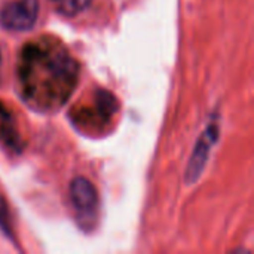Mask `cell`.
<instances>
[{
	"mask_svg": "<svg viewBox=\"0 0 254 254\" xmlns=\"http://www.w3.org/2000/svg\"><path fill=\"white\" fill-rule=\"evenodd\" d=\"M79 79L80 64L58 37L31 39L18 52L16 92L39 113L60 110L73 95Z\"/></svg>",
	"mask_w": 254,
	"mask_h": 254,
	"instance_id": "6da1fadb",
	"label": "cell"
},
{
	"mask_svg": "<svg viewBox=\"0 0 254 254\" xmlns=\"http://www.w3.org/2000/svg\"><path fill=\"white\" fill-rule=\"evenodd\" d=\"M118 97L104 89L95 88L86 98H80L68 113L73 125L85 134H103L110 129L119 113Z\"/></svg>",
	"mask_w": 254,
	"mask_h": 254,
	"instance_id": "7a4b0ae2",
	"label": "cell"
},
{
	"mask_svg": "<svg viewBox=\"0 0 254 254\" xmlns=\"http://www.w3.org/2000/svg\"><path fill=\"white\" fill-rule=\"evenodd\" d=\"M70 202L80 226L92 228L98 217V192L86 177H76L70 183Z\"/></svg>",
	"mask_w": 254,
	"mask_h": 254,
	"instance_id": "3957f363",
	"label": "cell"
},
{
	"mask_svg": "<svg viewBox=\"0 0 254 254\" xmlns=\"http://www.w3.org/2000/svg\"><path fill=\"white\" fill-rule=\"evenodd\" d=\"M40 0H4L0 3V25L9 31H27L37 22Z\"/></svg>",
	"mask_w": 254,
	"mask_h": 254,
	"instance_id": "277c9868",
	"label": "cell"
},
{
	"mask_svg": "<svg viewBox=\"0 0 254 254\" xmlns=\"http://www.w3.org/2000/svg\"><path fill=\"white\" fill-rule=\"evenodd\" d=\"M217 138H219V127L216 124L208 125V128L199 137V140L196 143V147L193 150V155L190 158L188 173H186L188 185L195 183L199 179V176L202 174L204 167H205V164L208 161V156H210V150L216 144Z\"/></svg>",
	"mask_w": 254,
	"mask_h": 254,
	"instance_id": "5b68a950",
	"label": "cell"
},
{
	"mask_svg": "<svg viewBox=\"0 0 254 254\" xmlns=\"http://www.w3.org/2000/svg\"><path fill=\"white\" fill-rule=\"evenodd\" d=\"M0 143L15 153L22 152L25 144L18 127L16 115L3 103H0Z\"/></svg>",
	"mask_w": 254,
	"mask_h": 254,
	"instance_id": "8992f818",
	"label": "cell"
},
{
	"mask_svg": "<svg viewBox=\"0 0 254 254\" xmlns=\"http://www.w3.org/2000/svg\"><path fill=\"white\" fill-rule=\"evenodd\" d=\"M57 12L65 18H76L85 13L95 0H52Z\"/></svg>",
	"mask_w": 254,
	"mask_h": 254,
	"instance_id": "52a82bcc",
	"label": "cell"
},
{
	"mask_svg": "<svg viewBox=\"0 0 254 254\" xmlns=\"http://www.w3.org/2000/svg\"><path fill=\"white\" fill-rule=\"evenodd\" d=\"M1 68H3V55H1V48H0V85H1V80H3V77H1Z\"/></svg>",
	"mask_w": 254,
	"mask_h": 254,
	"instance_id": "ba28073f",
	"label": "cell"
}]
</instances>
